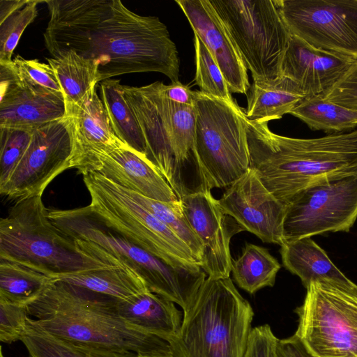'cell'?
Returning a JSON list of instances; mask_svg holds the SVG:
<instances>
[{"label": "cell", "mask_w": 357, "mask_h": 357, "mask_svg": "<svg viewBox=\"0 0 357 357\" xmlns=\"http://www.w3.org/2000/svg\"><path fill=\"white\" fill-rule=\"evenodd\" d=\"M45 45L52 55L73 51L92 60L98 82L132 73L155 72L178 81L179 59L166 25L139 15L119 0H48Z\"/></svg>", "instance_id": "obj_1"}, {"label": "cell", "mask_w": 357, "mask_h": 357, "mask_svg": "<svg viewBox=\"0 0 357 357\" xmlns=\"http://www.w3.org/2000/svg\"><path fill=\"white\" fill-rule=\"evenodd\" d=\"M250 168L265 188L287 206L310 186L357 176V130L299 139L273 132L268 122L243 113Z\"/></svg>", "instance_id": "obj_2"}, {"label": "cell", "mask_w": 357, "mask_h": 357, "mask_svg": "<svg viewBox=\"0 0 357 357\" xmlns=\"http://www.w3.org/2000/svg\"><path fill=\"white\" fill-rule=\"evenodd\" d=\"M116 299L54 280L28 305V324L57 337L137 354L172 353L166 340L128 323Z\"/></svg>", "instance_id": "obj_3"}, {"label": "cell", "mask_w": 357, "mask_h": 357, "mask_svg": "<svg viewBox=\"0 0 357 357\" xmlns=\"http://www.w3.org/2000/svg\"><path fill=\"white\" fill-rule=\"evenodd\" d=\"M48 216L81 250L109 266L132 269L151 292L178 305L183 311L189 307L206 279L203 271L193 273L175 268L142 249L104 222L89 205L50 210Z\"/></svg>", "instance_id": "obj_4"}, {"label": "cell", "mask_w": 357, "mask_h": 357, "mask_svg": "<svg viewBox=\"0 0 357 357\" xmlns=\"http://www.w3.org/2000/svg\"><path fill=\"white\" fill-rule=\"evenodd\" d=\"M254 312L230 278H207L183 311L176 357H244Z\"/></svg>", "instance_id": "obj_5"}, {"label": "cell", "mask_w": 357, "mask_h": 357, "mask_svg": "<svg viewBox=\"0 0 357 357\" xmlns=\"http://www.w3.org/2000/svg\"><path fill=\"white\" fill-rule=\"evenodd\" d=\"M0 259L52 278L109 267L81 250L50 219L41 196L16 201L0 220Z\"/></svg>", "instance_id": "obj_6"}, {"label": "cell", "mask_w": 357, "mask_h": 357, "mask_svg": "<svg viewBox=\"0 0 357 357\" xmlns=\"http://www.w3.org/2000/svg\"><path fill=\"white\" fill-rule=\"evenodd\" d=\"M161 82L143 86L123 85L146 144V159L163 176L178 199L188 191L183 168L193 158L197 110L167 99ZM195 160V159H194Z\"/></svg>", "instance_id": "obj_7"}, {"label": "cell", "mask_w": 357, "mask_h": 357, "mask_svg": "<svg viewBox=\"0 0 357 357\" xmlns=\"http://www.w3.org/2000/svg\"><path fill=\"white\" fill-rule=\"evenodd\" d=\"M197 110L193 156L206 188L228 187L250 168L243 111L200 91H195Z\"/></svg>", "instance_id": "obj_8"}, {"label": "cell", "mask_w": 357, "mask_h": 357, "mask_svg": "<svg viewBox=\"0 0 357 357\" xmlns=\"http://www.w3.org/2000/svg\"><path fill=\"white\" fill-rule=\"evenodd\" d=\"M234 42L253 82L273 85L291 33L276 0H209Z\"/></svg>", "instance_id": "obj_9"}, {"label": "cell", "mask_w": 357, "mask_h": 357, "mask_svg": "<svg viewBox=\"0 0 357 357\" xmlns=\"http://www.w3.org/2000/svg\"><path fill=\"white\" fill-rule=\"evenodd\" d=\"M90 208L109 226L168 264L193 273L203 271L189 247L121 187L97 172L83 176Z\"/></svg>", "instance_id": "obj_10"}, {"label": "cell", "mask_w": 357, "mask_h": 357, "mask_svg": "<svg viewBox=\"0 0 357 357\" xmlns=\"http://www.w3.org/2000/svg\"><path fill=\"white\" fill-rule=\"evenodd\" d=\"M306 289L294 335L312 357H357V284L323 280Z\"/></svg>", "instance_id": "obj_11"}, {"label": "cell", "mask_w": 357, "mask_h": 357, "mask_svg": "<svg viewBox=\"0 0 357 357\" xmlns=\"http://www.w3.org/2000/svg\"><path fill=\"white\" fill-rule=\"evenodd\" d=\"M290 33L357 61V0H276Z\"/></svg>", "instance_id": "obj_12"}, {"label": "cell", "mask_w": 357, "mask_h": 357, "mask_svg": "<svg viewBox=\"0 0 357 357\" xmlns=\"http://www.w3.org/2000/svg\"><path fill=\"white\" fill-rule=\"evenodd\" d=\"M357 219V176L314 185L286 206L284 241L328 232H348Z\"/></svg>", "instance_id": "obj_13"}, {"label": "cell", "mask_w": 357, "mask_h": 357, "mask_svg": "<svg viewBox=\"0 0 357 357\" xmlns=\"http://www.w3.org/2000/svg\"><path fill=\"white\" fill-rule=\"evenodd\" d=\"M73 135L68 116L44 124L33 131L30 144L1 195L18 201L42 196L59 174L71 168Z\"/></svg>", "instance_id": "obj_14"}, {"label": "cell", "mask_w": 357, "mask_h": 357, "mask_svg": "<svg viewBox=\"0 0 357 357\" xmlns=\"http://www.w3.org/2000/svg\"><path fill=\"white\" fill-rule=\"evenodd\" d=\"M182 210L203 246L201 268L208 278H229L232 258L229 243L232 236L244 229L222 211L208 189L179 199Z\"/></svg>", "instance_id": "obj_15"}, {"label": "cell", "mask_w": 357, "mask_h": 357, "mask_svg": "<svg viewBox=\"0 0 357 357\" xmlns=\"http://www.w3.org/2000/svg\"><path fill=\"white\" fill-rule=\"evenodd\" d=\"M218 204L225 214L263 242L282 245L286 206L250 169L227 187Z\"/></svg>", "instance_id": "obj_16"}, {"label": "cell", "mask_w": 357, "mask_h": 357, "mask_svg": "<svg viewBox=\"0 0 357 357\" xmlns=\"http://www.w3.org/2000/svg\"><path fill=\"white\" fill-rule=\"evenodd\" d=\"M66 116L72 125L71 168L83 176L93 172L104 156L126 146L115 135L96 86Z\"/></svg>", "instance_id": "obj_17"}, {"label": "cell", "mask_w": 357, "mask_h": 357, "mask_svg": "<svg viewBox=\"0 0 357 357\" xmlns=\"http://www.w3.org/2000/svg\"><path fill=\"white\" fill-rule=\"evenodd\" d=\"M197 36L218 63L230 93L247 94L248 69L226 26L209 0H176Z\"/></svg>", "instance_id": "obj_18"}, {"label": "cell", "mask_w": 357, "mask_h": 357, "mask_svg": "<svg viewBox=\"0 0 357 357\" xmlns=\"http://www.w3.org/2000/svg\"><path fill=\"white\" fill-rule=\"evenodd\" d=\"M353 63L291 35L281 65V75L295 82L305 97H324Z\"/></svg>", "instance_id": "obj_19"}, {"label": "cell", "mask_w": 357, "mask_h": 357, "mask_svg": "<svg viewBox=\"0 0 357 357\" xmlns=\"http://www.w3.org/2000/svg\"><path fill=\"white\" fill-rule=\"evenodd\" d=\"M93 172L148 198L167 202L179 200L160 172L128 146L104 156Z\"/></svg>", "instance_id": "obj_20"}, {"label": "cell", "mask_w": 357, "mask_h": 357, "mask_svg": "<svg viewBox=\"0 0 357 357\" xmlns=\"http://www.w3.org/2000/svg\"><path fill=\"white\" fill-rule=\"evenodd\" d=\"M66 116L62 93L21 81L0 96V128L34 130Z\"/></svg>", "instance_id": "obj_21"}, {"label": "cell", "mask_w": 357, "mask_h": 357, "mask_svg": "<svg viewBox=\"0 0 357 357\" xmlns=\"http://www.w3.org/2000/svg\"><path fill=\"white\" fill-rule=\"evenodd\" d=\"M119 314L128 323L173 344L178 339L181 313L174 303L150 291L116 301Z\"/></svg>", "instance_id": "obj_22"}, {"label": "cell", "mask_w": 357, "mask_h": 357, "mask_svg": "<svg viewBox=\"0 0 357 357\" xmlns=\"http://www.w3.org/2000/svg\"><path fill=\"white\" fill-rule=\"evenodd\" d=\"M280 247L283 266L297 275L306 289L312 282L323 280L343 284L352 282L311 237L284 241Z\"/></svg>", "instance_id": "obj_23"}, {"label": "cell", "mask_w": 357, "mask_h": 357, "mask_svg": "<svg viewBox=\"0 0 357 357\" xmlns=\"http://www.w3.org/2000/svg\"><path fill=\"white\" fill-rule=\"evenodd\" d=\"M54 280L119 301L149 291L144 280L132 269L121 266L86 270L58 276Z\"/></svg>", "instance_id": "obj_24"}, {"label": "cell", "mask_w": 357, "mask_h": 357, "mask_svg": "<svg viewBox=\"0 0 357 357\" xmlns=\"http://www.w3.org/2000/svg\"><path fill=\"white\" fill-rule=\"evenodd\" d=\"M305 98L299 86L282 77L273 85L254 82L248 91V105L244 114L250 121L268 122L281 119Z\"/></svg>", "instance_id": "obj_25"}, {"label": "cell", "mask_w": 357, "mask_h": 357, "mask_svg": "<svg viewBox=\"0 0 357 357\" xmlns=\"http://www.w3.org/2000/svg\"><path fill=\"white\" fill-rule=\"evenodd\" d=\"M53 68L63 93L66 115L79 105L98 82L95 63L73 51L46 58Z\"/></svg>", "instance_id": "obj_26"}, {"label": "cell", "mask_w": 357, "mask_h": 357, "mask_svg": "<svg viewBox=\"0 0 357 357\" xmlns=\"http://www.w3.org/2000/svg\"><path fill=\"white\" fill-rule=\"evenodd\" d=\"M100 91L110 124L116 137L147 160L145 139L133 112L123 97V84L120 83V80L107 79L100 82Z\"/></svg>", "instance_id": "obj_27"}, {"label": "cell", "mask_w": 357, "mask_h": 357, "mask_svg": "<svg viewBox=\"0 0 357 357\" xmlns=\"http://www.w3.org/2000/svg\"><path fill=\"white\" fill-rule=\"evenodd\" d=\"M20 341L29 357H139V354L132 351L96 347L66 340L29 324Z\"/></svg>", "instance_id": "obj_28"}, {"label": "cell", "mask_w": 357, "mask_h": 357, "mask_svg": "<svg viewBox=\"0 0 357 357\" xmlns=\"http://www.w3.org/2000/svg\"><path fill=\"white\" fill-rule=\"evenodd\" d=\"M312 130L333 134L357 127V109L327 100L321 96L305 97L289 113Z\"/></svg>", "instance_id": "obj_29"}, {"label": "cell", "mask_w": 357, "mask_h": 357, "mask_svg": "<svg viewBox=\"0 0 357 357\" xmlns=\"http://www.w3.org/2000/svg\"><path fill=\"white\" fill-rule=\"evenodd\" d=\"M281 266L263 247L246 243L241 255L232 259L231 273L238 286L253 294L266 287H273Z\"/></svg>", "instance_id": "obj_30"}, {"label": "cell", "mask_w": 357, "mask_h": 357, "mask_svg": "<svg viewBox=\"0 0 357 357\" xmlns=\"http://www.w3.org/2000/svg\"><path fill=\"white\" fill-rule=\"evenodd\" d=\"M53 280V278L24 266L0 259L1 299L28 306Z\"/></svg>", "instance_id": "obj_31"}, {"label": "cell", "mask_w": 357, "mask_h": 357, "mask_svg": "<svg viewBox=\"0 0 357 357\" xmlns=\"http://www.w3.org/2000/svg\"><path fill=\"white\" fill-rule=\"evenodd\" d=\"M124 190L133 199L174 232L189 247L201 266L203 246L188 221L182 210L180 201L162 202L146 197L126 189Z\"/></svg>", "instance_id": "obj_32"}, {"label": "cell", "mask_w": 357, "mask_h": 357, "mask_svg": "<svg viewBox=\"0 0 357 357\" xmlns=\"http://www.w3.org/2000/svg\"><path fill=\"white\" fill-rule=\"evenodd\" d=\"M194 46L196 66L195 81L200 91L229 102H234L218 63L199 37L195 34Z\"/></svg>", "instance_id": "obj_33"}, {"label": "cell", "mask_w": 357, "mask_h": 357, "mask_svg": "<svg viewBox=\"0 0 357 357\" xmlns=\"http://www.w3.org/2000/svg\"><path fill=\"white\" fill-rule=\"evenodd\" d=\"M44 1L28 0L0 23V64L13 61L12 56L24 29L36 19L37 6Z\"/></svg>", "instance_id": "obj_34"}, {"label": "cell", "mask_w": 357, "mask_h": 357, "mask_svg": "<svg viewBox=\"0 0 357 357\" xmlns=\"http://www.w3.org/2000/svg\"><path fill=\"white\" fill-rule=\"evenodd\" d=\"M33 130L0 128V188L8 181L26 153Z\"/></svg>", "instance_id": "obj_35"}, {"label": "cell", "mask_w": 357, "mask_h": 357, "mask_svg": "<svg viewBox=\"0 0 357 357\" xmlns=\"http://www.w3.org/2000/svg\"><path fill=\"white\" fill-rule=\"evenodd\" d=\"M13 65L20 79L24 83L62 93L55 73L49 63L17 56L13 59Z\"/></svg>", "instance_id": "obj_36"}, {"label": "cell", "mask_w": 357, "mask_h": 357, "mask_svg": "<svg viewBox=\"0 0 357 357\" xmlns=\"http://www.w3.org/2000/svg\"><path fill=\"white\" fill-rule=\"evenodd\" d=\"M28 306L0 298V340L5 343L20 341L28 324Z\"/></svg>", "instance_id": "obj_37"}, {"label": "cell", "mask_w": 357, "mask_h": 357, "mask_svg": "<svg viewBox=\"0 0 357 357\" xmlns=\"http://www.w3.org/2000/svg\"><path fill=\"white\" fill-rule=\"evenodd\" d=\"M343 107L357 109V61L323 97Z\"/></svg>", "instance_id": "obj_38"}, {"label": "cell", "mask_w": 357, "mask_h": 357, "mask_svg": "<svg viewBox=\"0 0 357 357\" xmlns=\"http://www.w3.org/2000/svg\"><path fill=\"white\" fill-rule=\"evenodd\" d=\"M278 338L268 324L252 329L244 357H276Z\"/></svg>", "instance_id": "obj_39"}, {"label": "cell", "mask_w": 357, "mask_h": 357, "mask_svg": "<svg viewBox=\"0 0 357 357\" xmlns=\"http://www.w3.org/2000/svg\"><path fill=\"white\" fill-rule=\"evenodd\" d=\"M162 91L165 97L173 102L195 106V91L179 81L169 85L162 84Z\"/></svg>", "instance_id": "obj_40"}, {"label": "cell", "mask_w": 357, "mask_h": 357, "mask_svg": "<svg viewBox=\"0 0 357 357\" xmlns=\"http://www.w3.org/2000/svg\"><path fill=\"white\" fill-rule=\"evenodd\" d=\"M276 357H312L303 344L294 334L292 336L278 340Z\"/></svg>", "instance_id": "obj_41"}, {"label": "cell", "mask_w": 357, "mask_h": 357, "mask_svg": "<svg viewBox=\"0 0 357 357\" xmlns=\"http://www.w3.org/2000/svg\"><path fill=\"white\" fill-rule=\"evenodd\" d=\"M28 0H1L0 1V23L11 13L24 6Z\"/></svg>", "instance_id": "obj_42"}, {"label": "cell", "mask_w": 357, "mask_h": 357, "mask_svg": "<svg viewBox=\"0 0 357 357\" xmlns=\"http://www.w3.org/2000/svg\"><path fill=\"white\" fill-rule=\"evenodd\" d=\"M139 357H176L172 353L139 354Z\"/></svg>", "instance_id": "obj_43"}, {"label": "cell", "mask_w": 357, "mask_h": 357, "mask_svg": "<svg viewBox=\"0 0 357 357\" xmlns=\"http://www.w3.org/2000/svg\"><path fill=\"white\" fill-rule=\"evenodd\" d=\"M0 357H4L3 354H2V351H1V354H0Z\"/></svg>", "instance_id": "obj_44"}]
</instances>
